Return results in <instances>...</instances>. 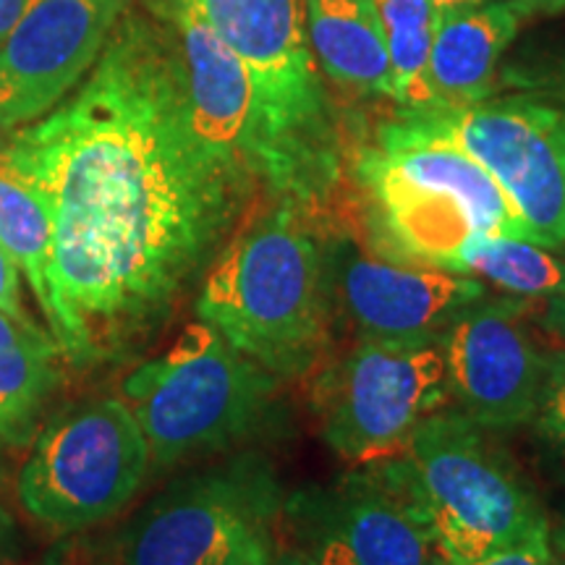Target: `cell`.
I'll list each match as a JSON object with an SVG mask.
<instances>
[{
  "label": "cell",
  "instance_id": "obj_7",
  "mask_svg": "<svg viewBox=\"0 0 565 565\" xmlns=\"http://www.w3.org/2000/svg\"><path fill=\"white\" fill-rule=\"evenodd\" d=\"M150 469V445L129 406L95 398L61 412L34 435L17 494L32 521L71 534L121 513Z\"/></svg>",
  "mask_w": 565,
  "mask_h": 565
},
{
  "label": "cell",
  "instance_id": "obj_19",
  "mask_svg": "<svg viewBox=\"0 0 565 565\" xmlns=\"http://www.w3.org/2000/svg\"><path fill=\"white\" fill-rule=\"evenodd\" d=\"M0 244L17 259L26 286L47 315V270L53 254V221L45 196L19 171L17 162L0 147Z\"/></svg>",
  "mask_w": 565,
  "mask_h": 565
},
{
  "label": "cell",
  "instance_id": "obj_27",
  "mask_svg": "<svg viewBox=\"0 0 565 565\" xmlns=\"http://www.w3.org/2000/svg\"><path fill=\"white\" fill-rule=\"evenodd\" d=\"M540 324L550 335L565 341V282L561 291H555L553 296H547V299H542Z\"/></svg>",
  "mask_w": 565,
  "mask_h": 565
},
{
  "label": "cell",
  "instance_id": "obj_20",
  "mask_svg": "<svg viewBox=\"0 0 565 565\" xmlns=\"http://www.w3.org/2000/svg\"><path fill=\"white\" fill-rule=\"evenodd\" d=\"M372 3L385 34L393 103L401 113H424L429 108L427 68L440 11L429 0H372Z\"/></svg>",
  "mask_w": 565,
  "mask_h": 565
},
{
  "label": "cell",
  "instance_id": "obj_12",
  "mask_svg": "<svg viewBox=\"0 0 565 565\" xmlns=\"http://www.w3.org/2000/svg\"><path fill=\"white\" fill-rule=\"evenodd\" d=\"M526 315V299L482 296L458 312L437 341L450 401L484 429H515L534 422L547 351L536 343Z\"/></svg>",
  "mask_w": 565,
  "mask_h": 565
},
{
  "label": "cell",
  "instance_id": "obj_33",
  "mask_svg": "<svg viewBox=\"0 0 565 565\" xmlns=\"http://www.w3.org/2000/svg\"><path fill=\"white\" fill-rule=\"evenodd\" d=\"M278 565H315V563H309V561H307V557H303V555H299V553H291V555L280 557V561H278Z\"/></svg>",
  "mask_w": 565,
  "mask_h": 565
},
{
  "label": "cell",
  "instance_id": "obj_13",
  "mask_svg": "<svg viewBox=\"0 0 565 565\" xmlns=\"http://www.w3.org/2000/svg\"><path fill=\"white\" fill-rule=\"evenodd\" d=\"M324 257L335 315L349 322L356 341L437 343L458 312L487 296L482 280L391 263L345 233L324 242Z\"/></svg>",
  "mask_w": 565,
  "mask_h": 565
},
{
  "label": "cell",
  "instance_id": "obj_17",
  "mask_svg": "<svg viewBox=\"0 0 565 565\" xmlns=\"http://www.w3.org/2000/svg\"><path fill=\"white\" fill-rule=\"evenodd\" d=\"M307 34L322 76L356 97L393 100L385 34L372 0H303Z\"/></svg>",
  "mask_w": 565,
  "mask_h": 565
},
{
  "label": "cell",
  "instance_id": "obj_10",
  "mask_svg": "<svg viewBox=\"0 0 565 565\" xmlns=\"http://www.w3.org/2000/svg\"><path fill=\"white\" fill-rule=\"evenodd\" d=\"M275 469L238 454L160 492L131 521L121 565H225L282 511Z\"/></svg>",
  "mask_w": 565,
  "mask_h": 565
},
{
  "label": "cell",
  "instance_id": "obj_21",
  "mask_svg": "<svg viewBox=\"0 0 565 565\" xmlns=\"http://www.w3.org/2000/svg\"><path fill=\"white\" fill-rule=\"evenodd\" d=\"M458 273L484 278L515 299L542 301L565 282V259L526 238L477 236L466 246Z\"/></svg>",
  "mask_w": 565,
  "mask_h": 565
},
{
  "label": "cell",
  "instance_id": "obj_23",
  "mask_svg": "<svg viewBox=\"0 0 565 565\" xmlns=\"http://www.w3.org/2000/svg\"><path fill=\"white\" fill-rule=\"evenodd\" d=\"M534 424L550 443L565 450V349L547 351L545 383H542Z\"/></svg>",
  "mask_w": 565,
  "mask_h": 565
},
{
  "label": "cell",
  "instance_id": "obj_34",
  "mask_svg": "<svg viewBox=\"0 0 565 565\" xmlns=\"http://www.w3.org/2000/svg\"><path fill=\"white\" fill-rule=\"evenodd\" d=\"M45 565H63V563H61V561H58V557H51V561H47V563H45Z\"/></svg>",
  "mask_w": 565,
  "mask_h": 565
},
{
  "label": "cell",
  "instance_id": "obj_18",
  "mask_svg": "<svg viewBox=\"0 0 565 565\" xmlns=\"http://www.w3.org/2000/svg\"><path fill=\"white\" fill-rule=\"evenodd\" d=\"M63 356L51 330L0 312V445L21 448L40 433L47 406L61 391Z\"/></svg>",
  "mask_w": 565,
  "mask_h": 565
},
{
  "label": "cell",
  "instance_id": "obj_8",
  "mask_svg": "<svg viewBox=\"0 0 565 565\" xmlns=\"http://www.w3.org/2000/svg\"><path fill=\"white\" fill-rule=\"evenodd\" d=\"M448 401L440 343L356 341L315 383L324 443L353 469L398 458L416 427Z\"/></svg>",
  "mask_w": 565,
  "mask_h": 565
},
{
  "label": "cell",
  "instance_id": "obj_5",
  "mask_svg": "<svg viewBox=\"0 0 565 565\" xmlns=\"http://www.w3.org/2000/svg\"><path fill=\"white\" fill-rule=\"evenodd\" d=\"M385 463L443 563L479 561L550 526L511 458L458 408L427 416L404 454Z\"/></svg>",
  "mask_w": 565,
  "mask_h": 565
},
{
  "label": "cell",
  "instance_id": "obj_30",
  "mask_svg": "<svg viewBox=\"0 0 565 565\" xmlns=\"http://www.w3.org/2000/svg\"><path fill=\"white\" fill-rule=\"evenodd\" d=\"M26 6H30V0H0V38L17 24Z\"/></svg>",
  "mask_w": 565,
  "mask_h": 565
},
{
  "label": "cell",
  "instance_id": "obj_26",
  "mask_svg": "<svg viewBox=\"0 0 565 565\" xmlns=\"http://www.w3.org/2000/svg\"><path fill=\"white\" fill-rule=\"evenodd\" d=\"M225 565H278V557H275V547L270 540V532L254 534L246 545L238 550L236 555L231 557Z\"/></svg>",
  "mask_w": 565,
  "mask_h": 565
},
{
  "label": "cell",
  "instance_id": "obj_3",
  "mask_svg": "<svg viewBox=\"0 0 565 565\" xmlns=\"http://www.w3.org/2000/svg\"><path fill=\"white\" fill-rule=\"evenodd\" d=\"M370 252L391 263L458 273L477 236L529 238L500 183L450 139L412 118L385 124L353 162Z\"/></svg>",
  "mask_w": 565,
  "mask_h": 565
},
{
  "label": "cell",
  "instance_id": "obj_16",
  "mask_svg": "<svg viewBox=\"0 0 565 565\" xmlns=\"http://www.w3.org/2000/svg\"><path fill=\"white\" fill-rule=\"evenodd\" d=\"M526 21L511 0L437 13L427 68L429 110H461L498 95L503 55Z\"/></svg>",
  "mask_w": 565,
  "mask_h": 565
},
{
  "label": "cell",
  "instance_id": "obj_9",
  "mask_svg": "<svg viewBox=\"0 0 565 565\" xmlns=\"http://www.w3.org/2000/svg\"><path fill=\"white\" fill-rule=\"evenodd\" d=\"M401 116L469 152L500 183L534 244L565 246V108L498 92L461 110Z\"/></svg>",
  "mask_w": 565,
  "mask_h": 565
},
{
  "label": "cell",
  "instance_id": "obj_32",
  "mask_svg": "<svg viewBox=\"0 0 565 565\" xmlns=\"http://www.w3.org/2000/svg\"><path fill=\"white\" fill-rule=\"evenodd\" d=\"M437 11H448V9H461V6H479L487 3V0H429Z\"/></svg>",
  "mask_w": 565,
  "mask_h": 565
},
{
  "label": "cell",
  "instance_id": "obj_22",
  "mask_svg": "<svg viewBox=\"0 0 565 565\" xmlns=\"http://www.w3.org/2000/svg\"><path fill=\"white\" fill-rule=\"evenodd\" d=\"M498 92H521L565 108V47L503 63Z\"/></svg>",
  "mask_w": 565,
  "mask_h": 565
},
{
  "label": "cell",
  "instance_id": "obj_1",
  "mask_svg": "<svg viewBox=\"0 0 565 565\" xmlns=\"http://www.w3.org/2000/svg\"><path fill=\"white\" fill-rule=\"evenodd\" d=\"M3 150L51 210L45 322L82 370L166 328L257 186L196 131L171 32L139 13H124L87 82Z\"/></svg>",
  "mask_w": 565,
  "mask_h": 565
},
{
  "label": "cell",
  "instance_id": "obj_35",
  "mask_svg": "<svg viewBox=\"0 0 565 565\" xmlns=\"http://www.w3.org/2000/svg\"><path fill=\"white\" fill-rule=\"evenodd\" d=\"M557 565H565V557H561V555H557Z\"/></svg>",
  "mask_w": 565,
  "mask_h": 565
},
{
  "label": "cell",
  "instance_id": "obj_36",
  "mask_svg": "<svg viewBox=\"0 0 565 565\" xmlns=\"http://www.w3.org/2000/svg\"><path fill=\"white\" fill-rule=\"evenodd\" d=\"M0 565H13L11 561H6V557H3V561H0Z\"/></svg>",
  "mask_w": 565,
  "mask_h": 565
},
{
  "label": "cell",
  "instance_id": "obj_29",
  "mask_svg": "<svg viewBox=\"0 0 565 565\" xmlns=\"http://www.w3.org/2000/svg\"><path fill=\"white\" fill-rule=\"evenodd\" d=\"M13 545H17V524H13L11 513L6 511V505L0 503V561L9 557Z\"/></svg>",
  "mask_w": 565,
  "mask_h": 565
},
{
  "label": "cell",
  "instance_id": "obj_31",
  "mask_svg": "<svg viewBox=\"0 0 565 565\" xmlns=\"http://www.w3.org/2000/svg\"><path fill=\"white\" fill-rule=\"evenodd\" d=\"M550 540H553L555 555L565 557V513H563V519H561V524H557V529H550Z\"/></svg>",
  "mask_w": 565,
  "mask_h": 565
},
{
  "label": "cell",
  "instance_id": "obj_4",
  "mask_svg": "<svg viewBox=\"0 0 565 565\" xmlns=\"http://www.w3.org/2000/svg\"><path fill=\"white\" fill-rule=\"evenodd\" d=\"M249 71L278 154L275 200L320 210L341 181V121L307 34L303 0H196Z\"/></svg>",
  "mask_w": 565,
  "mask_h": 565
},
{
  "label": "cell",
  "instance_id": "obj_25",
  "mask_svg": "<svg viewBox=\"0 0 565 565\" xmlns=\"http://www.w3.org/2000/svg\"><path fill=\"white\" fill-rule=\"evenodd\" d=\"M21 275L17 259L9 249L0 244V312L9 315L17 322H34V317L26 312L24 294H21Z\"/></svg>",
  "mask_w": 565,
  "mask_h": 565
},
{
  "label": "cell",
  "instance_id": "obj_11",
  "mask_svg": "<svg viewBox=\"0 0 565 565\" xmlns=\"http://www.w3.org/2000/svg\"><path fill=\"white\" fill-rule=\"evenodd\" d=\"M296 553L315 565H433L419 513L387 463L362 466L282 500Z\"/></svg>",
  "mask_w": 565,
  "mask_h": 565
},
{
  "label": "cell",
  "instance_id": "obj_6",
  "mask_svg": "<svg viewBox=\"0 0 565 565\" xmlns=\"http://www.w3.org/2000/svg\"><path fill=\"white\" fill-rule=\"evenodd\" d=\"M278 383L212 324L196 320L126 374L121 401L147 437L154 469H171L257 435L275 412Z\"/></svg>",
  "mask_w": 565,
  "mask_h": 565
},
{
  "label": "cell",
  "instance_id": "obj_2",
  "mask_svg": "<svg viewBox=\"0 0 565 565\" xmlns=\"http://www.w3.org/2000/svg\"><path fill=\"white\" fill-rule=\"evenodd\" d=\"M196 317L278 380L322 362L335 320L324 242L303 210L275 202L233 231L200 280Z\"/></svg>",
  "mask_w": 565,
  "mask_h": 565
},
{
  "label": "cell",
  "instance_id": "obj_24",
  "mask_svg": "<svg viewBox=\"0 0 565 565\" xmlns=\"http://www.w3.org/2000/svg\"><path fill=\"white\" fill-rule=\"evenodd\" d=\"M433 565H454L433 561ZM458 565H557V555L553 550V540H550V526L536 529L534 534H529L526 540H521L519 545L500 550V553H492L487 557H479V561L471 563H458Z\"/></svg>",
  "mask_w": 565,
  "mask_h": 565
},
{
  "label": "cell",
  "instance_id": "obj_15",
  "mask_svg": "<svg viewBox=\"0 0 565 565\" xmlns=\"http://www.w3.org/2000/svg\"><path fill=\"white\" fill-rule=\"evenodd\" d=\"M196 131L254 183L278 192V154L249 71L210 26L196 0H162Z\"/></svg>",
  "mask_w": 565,
  "mask_h": 565
},
{
  "label": "cell",
  "instance_id": "obj_28",
  "mask_svg": "<svg viewBox=\"0 0 565 565\" xmlns=\"http://www.w3.org/2000/svg\"><path fill=\"white\" fill-rule=\"evenodd\" d=\"M511 6L524 19L561 17V13H565V0H511Z\"/></svg>",
  "mask_w": 565,
  "mask_h": 565
},
{
  "label": "cell",
  "instance_id": "obj_14",
  "mask_svg": "<svg viewBox=\"0 0 565 565\" xmlns=\"http://www.w3.org/2000/svg\"><path fill=\"white\" fill-rule=\"evenodd\" d=\"M129 0H30L0 38V129L58 108L95 68Z\"/></svg>",
  "mask_w": 565,
  "mask_h": 565
}]
</instances>
